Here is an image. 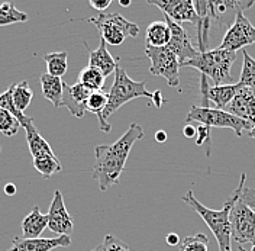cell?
<instances>
[{
	"label": "cell",
	"mask_w": 255,
	"mask_h": 251,
	"mask_svg": "<svg viewBox=\"0 0 255 251\" xmlns=\"http://www.w3.org/2000/svg\"><path fill=\"white\" fill-rule=\"evenodd\" d=\"M143 128L139 124H130L128 131L111 145H97L95 148L96 163L93 167V179L97 180L99 189L106 192L119 183L121 174L125 170L129 153L135 142L143 138Z\"/></svg>",
	"instance_id": "1"
},
{
	"label": "cell",
	"mask_w": 255,
	"mask_h": 251,
	"mask_svg": "<svg viewBox=\"0 0 255 251\" xmlns=\"http://www.w3.org/2000/svg\"><path fill=\"white\" fill-rule=\"evenodd\" d=\"M245 182H247V174L242 173L238 188L235 189V192L228 198V201L225 202L221 211L209 209L203 204H200L197 201V198L194 196L193 190H189L183 196V202L189 205L191 211H194L197 215H200V218L206 222V225L213 233V236L218 241V246H219V251H232V249H231L232 236H231V220H229V217H231V211H232L234 205L238 202V199L244 192Z\"/></svg>",
	"instance_id": "2"
},
{
	"label": "cell",
	"mask_w": 255,
	"mask_h": 251,
	"mask_svg": "<svg viewBox=\"0 0 255 251\" xmlns=\"http://www.w3.org/2000/svg\"><path fill=\"white\" fill-rule=\"evenodd\" d=\"M138 97H152V93L146 90V81L132 80L128 76L127 71L121 65H118L115 71L113 84L111 90L108 92V105L100 115H97L100 131L111 132L112 125L108 121L109 116H112L118 109H121L125 103Z\"/></svg>",
	"instance_id": "3"
},
{
	"label": "cell",
	"mask_w": 255,
	"mask_h": 251,
	"mask_svg": "<svg viewBox=\"0 0 255 251\" xmlns=\"http://www.w3.org/2000/svg\"><path fill=\"white\" fill-rule=\"evenodd\" d=\"M237 60V52L229 49H207L199 52L193 60L181 64L180 67H191L202 73V76L209 77L215 86H222L225 81H232L231 68Z\"/></svg>",
	"instance_id": "4"
},
{
	"label": "cell",
	"mask_w": 255,
	"mask_h": 251,
	"mask_svg": "<svg viewBox=\"0 0 255 251\" xmlns=\"http://www.w3.org/2000/svg\"><path fill=\"white\" fill-rule=\"evenodd\" d=\"M89 22L95 25L100 32V38L112 47L122 45L128 36L136 38L139 35V26L118 12L99 13L96 17H90Z\"/></svg>",
	"instance_id": "5"
},
{
	"label": "cell",
	"mask_w": 255,
	"mask_h": 251,
	"mask_svg": "<svg viewBox=\"0 0 255 251\" xmlns=\"http://www.w3.org/2000/svg\"><path fill=\"white\" fill-rule=\"evenodd\" d=\"M200 124V125L207 126V128H229L232 129L237 137H241L245 129L251 131L253 125L239 119L237 116L225 112V110L212 109V108H202L197 105L191 106L189 115L186 116V124Z\"/></svg>",
	"instance_id": "6"
},
{
	"label": "cell",
	"mask_w": 255,
	"mask_h": 251,
	"mask_svg": "<svg viewBox=\"0 0 255 251\" xmlns=\"http://www.w3.org/2000/svg\"><path fill=\"white\" fill-rule=\"evenodd\" d=\"M145 55L151 60L149 71L154 76L167 80L170 87H178L180 84V61L168 47H146Z\"/></svg>",
	"instance_id": "7"
},
{
	"label": "cell",
	"mask_w": 255,
	"mask_h": 251,
	"mask_svg": "<svg viewBox=\"0 0 255 251\" xmlns=\"http://www.w3.org/2000/svg\"><path fill=\"white\" fill-rule=\"evenodd\" d=\"M231 236L232 240L242 244L255 246V211L238 199L231 211Z\"/></svg>",
	"instance_id": "8"
},
{
	"label": "cell",
	"mask_w": 255,
	"mask_h": 251,
	"mask_svg": "<svg viewBox=\"0 0 255 251\" xmlns=\"http://www.w3.org/2000/svg\"><path fill=\"white\" fill-rule=\"evenodd\" d=\"M253 44H255V28L248 20V17L244 15V12L238 10L232 25L225 32L222 42L218 48L237 52L238 49Z\"/></svg>",
	"instance_id": "9"
},
{
	"label": "cell",
	"mask_w": 255,
	"mask_h": 251,
	"mask_svg": "<svg viewBox=\"0 0 255 251\" xmlns=\"http://www.w3.org/2000/svg\"><path fill=\"white\" fill-rule=\"evenodd\" d=\"M148 3L159 7L164 16L170 17L178 25L190 22L197 26L202 22V17L194 9V1L191 0H149Z\"/></svg>",
	"instance_id": "10"
},
{
	"label": "cell",
	"mask_w": 255,
	"mask_h": 251,
	"mask_svg": "<svg viewBox=\"0 0 255 251\" xmlns=\"http://www.w3.org/2000/svg\"><path fill=\"white\" fill-rule=\"evenodd\" d=\"M48 217V228L51 233L61 236H71L74 231V220L68 214L65 205H64L63 193L60 190L54 192L52 202L49 205V211L47 214Z\"/></svg>",
	"instance_id": "11"
},
{
	"label": "cell",
	"mask_w": 255,
	"mask_h": 251,
	"mask_svg": "<svg viewBox=\"0 0 255 251\" xmlns=\"http://www.w3.org/2000/svg\"><path fill=\"white\" fill-rule=\"evenodd\" d=\"M165 22H167V25L170 28V32H171V38H170V42H168L167 47L177 55L180 65L193 60L200 51L194 48L187 31L181 25L175 23L174 20H171L167 16H165Z\"/></svg>",
	"instance_id": "12"
},
{
	"label": "cell",
	"mask_w": 255,
	"mask_h": 251,
	"mask_svg": "<svg viewBox=\"0 0 255 251\" xmlns=\"http://www.w3.org/2000/svg\"><path fill=\"white\" fill-rule=\"evenodd\" d=\"M241 89L239 83H226L222 86H212L209 87L206 83V77L202 76V96H203V106L202 108H209L207 102H213L216 109L225 110L226 106L232 102V99L235 97V94L238 93Z\"/></svg>",
	"instance_id": "13"
},
{
	"label": "cell",
	"mask_w": 255,
	"mask_h": 251,
	"mask_svg": "<svg viewBox=\"0 0 255 251\" xmlns=\"http://www.w3.org/2000/svg\"><path fill=\"white\" fill-rule=\"evenodd\" d=\"M71 237L61 236L55 238H19L16 237L12 241V247L7 251H52L60 247H70Z\"/></svg>",
	"instance_id": "14"
},
{
	"label": "cell",
	"mask_w": 255,
	"mask_h": 251,
	"mask_svg": "<svg viewBox=\"0 0 255 251\" xmlns=\"http://www.w3.org/2000/svg\"><path fill=\"white\" fill-rule=\"evenodd\" d=\"M92 93L93 92L90 89H87L86 86H83L79 81L73 86H68L67 83H64L61 106H65L73 116L81 119L84 116V113L87 112L86 103H87V99L90 97Z\"/></svg>",
	"instance_id": "15"
},
{
	"label": "cell",
	"mask_w": 255,
	"mask_h": 251,
	"mask_svg": "<svg viewBox=\"0 0 255 251\" xmlns=\"http://www.w3.org/2000/svg\"><path fill=\"white\" fill-rule=\"evenodd\" d=\"M225 112L237 116L239 119L255 125V94L242 87L238 90V93L235 94V97L232 99V102L226 106Z\"/></svg>",
	"instance_id": "16"
},
{
	"label": "cell",
	"mask_w": 255,
	"mask_h": 251,
	"mask_svg": "<svg viewBox=\"0 0 255 251\" xmlns=\"http://www.w3.org/2000/svg\"><path fill=\"white\" fill-rule=\"evenodd\" d=\"M20 126L26 132V141H28V145H29V151H31L32 158L44 157V156L54 154L51 145L39 135V132H38V129L35 126V122H33V119H32L31 116L25 115V118L20 121Z\"/></svg>",
	"instance_id": "17"
},
{
	"label": "cell",
	"mask_w": 255,
	"mask_h": 251,
	"mask_svg": "<svg viewBox=\"0 0 255 251\" xmlns=\"http://www.w3.org/2000/svg\"><path fill=\"white\" fill-rule=\"evenodd\" d=\"M108 44L100 38V45L95 51H89V65L97 68L105 77L111 76L112 73L116 71L118 68V61L115 60V57H112V54L108 51Z\"/></svg>",
	"instance_id": "18"
},
{
	"label": "cell",
	"mask_w": 255,
	"mask_h": 251,
	"mask_svg": "<svg viewBox=\"0 0 255 251\" xmlns=\"http://www.w3.org/2000/svg\"><path fill=\"white\" fill-rule=\"evenodd\" d=\"M45 228H48V217L41 214L38 206H33L31 214L22 221V236L26 240L39 238Z\"/></svg>",
	"instance_id": "19"
},
{
	"label": "cell",
	"mask_w": 255,
	"mask_h": 251,
	"mask_svg": "<svg viewBox=\"0 0 255 251\" xmlns=\"http://www.w3.org/2000/svg\"><path fill=\"white\" fill-rule=\"evenodd\" d=\"M41 90H42V96L49 100L55 108H61L64 92L63 80L45 73L41 76Z\"/></svg>",
	"instance_id": "20"
},
{
	"label": "cell",
	"mask_w": 255,
	"mask_h": 251,
	"mask_svg": "<svg viewBox=\"0 0 255 251\" xmlns=\"http://www.w3.org/2000/svg\"><path fill=\"white\" fill-rule=\"evenodd\" d=\"M171 38V32L167 25V22H152L151 25H148L146 28V33H145V44L146 47L161 48L167 47Z\"/></svg>",
	"instance_id": "21"
},
{
	"label": "cell",
	"mask_w": 255,
	"mask_h": 251,
	"mask_svg": "<svg viewBox=\"0 0 255 251\" xmlns=\"http://www.w3.org/2000/svg\"><path fill=\"white\" fill-rule=\"evenodd\" d=\"M44 60L47 64L48 74L54 77H63L68 68V52L60 51V52H49L44 55Z\"/></svg>",
	"instance_id": "22"
},
{
	"label": "cell",
	"mask_w": 255,
	"mask_h": 251,
	"mask_svg": "<svg viewBox=\"0 0 255 251\" xmlns=\"http://www.w3.org/2000/svg\"><path fill=\"white\" fill-rule=\"evenodd\" d=\"M106 77L97 70L90 65L84 67L79 73V83L83 86H86L87 89H90L92 92H97V90H103Z\"/></svg>",
	"instance_id": "23"
},
{
	"label": "cell",
	"mask_w": 255,
	"mask_h": 251,
	"mask_svg": "<svg viewBox=\"0 0 255 251\" xmlns=\"http://www.w3.org/2000/svg\"><path fill=\"white\" fill-rule=\"evenodd\" d=\"M28 20H29L28 13L16 9L15 3H1L0 4V26L23 23Z\"/></svg>",
	"instance_id": "24"
},
{
	"label": "cell",
	"mask_w": 255,
	"mask_h": 251,
	"mask_svg": "<svg viewBox=\"0 0 255 251\" xmlns=\"http://www.w3.org/2000/svg\"><path fill=\"white\" fill-rule=\"evenodd\" d=\"M32 97H33V92L29 87V81L23 80L13 84V105L19 112H25L28 109L29 103H31Z\"/></svg>",
	"instance_id": "25"
},
{
	"label": "cell",
	"mask_w": 255,
	"mask_h": 251,
	"mask_svg": "<svg viewBox=\"0 0 255 251\" xmlns=\"http://www.w3.org/2000/svg\"><path fill=\"white\" fill-rule=\"evenodd\" d=\"M33 167L39 174H42L44 179H49L52 174L63 170V166H61L60 160L55 157V154L33 158Z\"/></svg>",
	"instance_id": "26"
},
{
	"label": "cell",
	"mask_w": 255,
	"mask_h": 251,
	"mask_svg": "<svg viewBox=\"0 0 255 251\" xmlns=\"http://www.w3.org/2000/svg\"><path fill=\"white\" fill-rule=\"evenodd\" d=\"M239 84L255 94V58H253L245 49H244V64L242 71L239 77Z\"/></svg>",
	"instance_id": "27"
},
{
	"label": "cell",
	"mask_w": 255,
	"mask_h": 251,
	"mask_svg": "<svg viewBox=\"0 0 255 251\" xmlns=\"http://www.w3.org/2000/svg\"><path fill=\"white\" fill-rule=\"evenodd\" d=\"M178 249L180 251H209V238L202 233L184 237L180 241Z\"/></svg>",
	"instance_id": "28"
},
{
	"label": "cell",
	"mask_w": 255,
	"mask_h": 251,
	"mask_svg": "<svg viewBox=\"0 0 255 251\" xmlns=\"http://www.w3.org/2000/svg\"><path fill=\"white\" fill-rule=\"evenodd\" d=\"M19 128H22L19 121L16 119L15 116L7 112L6 109L0 108V132L4 135V137H15L19 131Z\"/></svg>",
	"instance_id": "29"
},
{
	"label": "cell",
	"mask_w": 255,
	"mask_h": 251,
	"mask_svg": "<svg viewBox=\"0 0 255 251\" xmlns=\"http://www.w3.org/2000/svg\"><path fill=\"white\" fill-rule=\"evenodd\" d=\"M108 105V93L105 90H97L90 94V97L87 99L86 103V110L95 113V115H100Z\"/></svg>",
	"instance_id": "30"
},
{
	"label": "cell",
	"mask_w": 255,
	"mask_h": 251,
	"mask_svg": "<svg viewBox=\"0 0 255 251\" xmlns=\"http://www.w3.org/2000/svg\"><path fill=\"white\" fill-rule=\"evenodd\" d=\"M0 108L6 109L7 112H10L16 119L19 121V124L25 118V113L19 112L15 108V105H13V86H10L6 92H3V93L0 94Z\"/></svg>",
	"instance_id": "31"
},
{
	"label": "cell",
	"mask_w": 255,
	"mask_h": 251,
	"mask_svg": "<svg viewBox=\"0 0 255 251\" xmlns=\"http://www.w3.org/2000/svg\"><path fill=\"white\" fill-rule=\"evenodd\" d=\"M92 251H130L129 247L124 241H121L119 238H116L115 236L112 234H108L105 237L103 243L99 244L96 249H93Z\"/></svg>",
	"instance_id": "32"
},
{
	"label": "cell",
	"mask_w": 255,
	"mask_h": 251,
	"mask_svg": "<svg viewBox=\"0 0 255 251\" xmlns=\"http://www.w3.org/2000/svg\"><path fill=\"white\" fill-rule=\"evenodd\" d=\"M241 201L247 206H250L251 209H255V189L245 186L242 195H241Z\"/></svg>",
	"instance_id": "33"
},
{
	"label": "cell",
	"mask_w": 255,
	"mask_h": 251,
	"mask_svg": "<svg viewBox=\"0 0 255 251\" xmlns=\"http://www.w3.org/2000/svg\"><path fill=\"white\" fill-rule=\"evenodd\" d=\"M112 0H90L89 1V4L95 9V10H97L99 13H103L109 6H111Z\"/></svg>",
	"instance_id": "34"
},
{
	"label": "cell",
	"mask_w": 255,
	"mask_h": 251,
	"mask_svg": "<svg viewBox=\"0 0 255 251\" xmlns=\"http://www.w3.org/2000/svg\"><path fill=\"white\" fill-rule=\"evenodd\" d=\"M197 134H199V138H197L199 141H197V144L202 145L203 141H206V140L210 138V128L202 125V128H197Z\"/></svg>",
	"instance_id": "35"
},
{
	"label": "cell",
	"mask_w": 255,
	"mask_h": 251,
	"mask_svg": "<svg viewBox=\"0 0 255 251\" xmlns=\"http://www.w3.org/2000/svg\"><path fill=\"white\" fill-rule=\"evenodd\" d=\"M183 134H184V137H187V138H194V137L197 135V128H194V126H191L190 124H187V125L183 128Z\"/></svg>",
	"instance_id": "36"
},
{
	"label": "cell",
	"mask_w": 255,
	"mask_h": 251,
	"mask_svg": "<svg viewBox=\"0 0 255 251\" xmlns=\"http://www.w3.org/2000/svg\"><path fill=\"white\" fill-rule=\"evenodd\" d=\"M151 100L154 102V105H155L157 108H161V105L165 102V99H162V96H161V92H159V90H155V92L152 93Z\"/></svg>",
	"instance_id": "37"
},
{
	"label": "cell",
	"mask_w": 255,
	"mask_h": 251,
	"mask_svg": "<svg viewBox=\"0 0 255 251\" xmlns=\"http://www.w3.org/2000/svg\"><path fill=\"white\" fill-rule=\"evenodd\" d=\"M165 241H167V244H168V246L174 247V246H178V244H180V241H181V240H180V237L177 236V234L171 233V234H168V236H167Z\"/></svg>",
	"instance_id": "38"
},
{
	"label": "cell",
	"mask_w": 255,
	"mask_h": 251,
	"mask_svg": "<svg viewBox=\"0 0 255 251\" xmlns=\"http://www.w3.org/2000/svg\"><path fill=\"white\" fill-rule=\"evenodd\" d=\"M4 193L6 195H9V196H13L16 193V186L13 183H7L6 186H4Z\"/></svg>",
	"instance_id": "39"
},
{
	"label": "cell",
	"mask_w": 255,
	"mask_h": 251,
	"mask_svg": "<svg viewBox=\"0 0 255 251\" xmlns=\"http://www.w3.org/2000/svg\"><path fill=\"white\" fill-rule=\"evenodd\" d=\"M155 140H157V142H165L167 141V132L165 131H157Z\"/></svg>",
	"instance_id": "40"
},
{
	"label": "cell",
	"mask_w": 255,
	"mask_h": 251,
	"mask_svg": "<svg viewBox=\"0 0 255 251\" xmlns=\"http://www.w3.org/2000/svg\"><path fill=\"white\" fill-rule=\"evenodd\" d=\"M119 4H121V6H124V7H128V6H129V4H130V1H129V0H121V1H119Z\"/></svg>",
	"instance_id": "41"
},
{
	"label": "cell",
	"mask_w": 255,
	"mask_h": 251,
	"mask_svg": "<svg viewBox=\"0 0 255 251\" xmlns=\"http://www.w3.org/2000/svg\"><path fill=\"white\" fill-rule=\"evenodd\" d=\"M248 135H250L251 138H254L255 140V125L251 128V131H248Z\"/></svg>",
	"instance_id": "42"
},
{
	"label": "cell",
	"mask_w": 255,
	"mask_h": 251,
	"mask_svg": "<svg viewBox=\"0 0 255 251\" xmlns=\"http://www.w3.org/2000/svg\"><path fill=\"white\" fill-rule=\"evenodd\" d=\"M238 251H247L244 249V246H238Z\"/></svg>",
	"instance_id": "43"
},
{
	"label": "cell",
	"mask_w": 255,
	"mask_h": 251,
	"mask_svg": "<svg viewBox=\"0 0 255 251\" xmlns=\"http://www.w3.org/2000/svg\"><path fill=\"white\" fill-rule=\"evenodd\" d=\"M251 251H255V246H253V250Z\"/></svg>",
	"instance_id": "44"
},
{
	"label": "cell",
	"mask_w": 255,
	"mask_h": 251,
	"mask_svg": "<svg viewBox=\"0 0 255 251\" xmlns=\"http://www.w3.org/2000/svg\"><path fill=\"white\" fill-rule=\"evenodd\" d=\"M0 151H1V147H0Z\"/></svg>",
	"instance_id": "45"
}]
</instances>
